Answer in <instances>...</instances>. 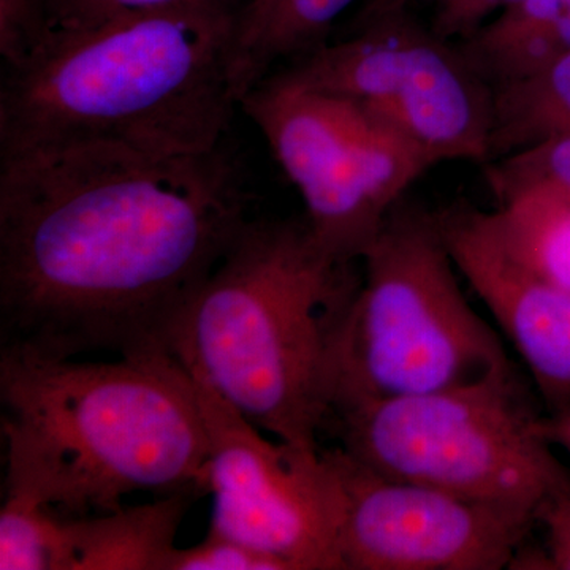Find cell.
Instances as JSON below:
<instances>
[{
  "label": "cell",
  "instance_id": "cell-1",
  "mask_svg": "<svg viewBox=\"0 0 570 570\" xmlns=\"http://www.w3.org/2000/svg\"><path fill=\"white\" fill-rule=\"evenodd\" d=\"M247 223L223 146L170 156L81 141L0 156V354L170 355L184 309Z\"/></svg>",
  "mask_w": 570,
  "mask_h": 570
},
{
  "label": "cell",
  "instance_id": "cell-2",
  "mask_svg": "<svg viewBox=\"0 0 570 570\" xmlns=\"http://www.w3.org/2000/svg\"><path fill=\"white\" fill-rule=\"evenodd\" d=\"M238 0H181L81 29H50L3 67L0 156L110 141L154 154L223 146L242 110Z\"/></svg>",
  "mask_w": 570,
  "mask_h": 570
},
{
  "label": "cell",
  "instance_id": "cell-3",
  "mask_svg": "<svg viewBox=\"0 0 570 570\" xmlns=\"http://www.w3.org/2000/svg\"><path fill=\"white\" fill-rule=\"evenodd\" d=\"M6 497L62 519L132 493H209V439L194 382L171 355L75 362L0 354Z\"/></svg>",
  "mask_w": 570,
  "mask_h": 570
},
{
  "label": "cell",
  "instance_id": "cell-4",
  "mask_svg": "<svg viewBox=\"0 0 570 570\" xmlns=\"http://www.w3.org/2000/svg\"><path fill=\"white\" fill-rule=\"evenodd\" d=\"M305 219H249L186 306L170 355L264 433L307 453L330 415L328 352L362 276Z\"/></svg>",
  "mask_w": 570,
  "mask_h": 570
},
{
  "label": "cell",
  "instance_id": "cell-5",
  "mask_svg": "<svg viewBox=\"0 0 570 570\" xmlns=\"http://www.w3.org/2000/svg\"><path fill=\"white\" fill-rule=\"evenodd\" d=\"M360 261L362 284L330 344V415L512 370L461 291L436 214L401 200Z\"/></svg>",
  "mask_w": 570,
  "mask_h": 570
},
{
  "label": "cell",
  "instance_id": "cell-6",
  "mask_svg": "<svg viewBox=\"0 0 570 570\" xmlns=\"http://www.w3.org/2000/svg\"><path fill=\"white\" fill-rule=\"evenodd\" d=\"M515 366L461 385L343 409L326 420L340 448L385 478L422 483L530 517L570 487L540 436Z\"/></svg>",
  "mask_w": 570,
  "mask_h": 570
},
{
  "label": "cell",
  "instance_id": "cell-7",
  "mask_svg": "<svg viewBox=\"0 0 570 570\" xmlns=\"http://www.w3.org/2000/svg\"><path fill=\"white\" fill-rule=\"evenodd\" d=\"M306 206L321 245L360 261L390 212L436 160L341 97L269 75L242 102Z\"/></svg>",
  "mask_w": 570,
  "mask_h": 570
},
{
  "label": "cell",
  "instance_id": "cell-8",
  "mask_svg": "<svg viewBox=\"0 0 570 570\" xmlns=\"http://www.w3.org/2000/svg\"><path fill=\"white\" fill-rule=\"evenodd\" d=\"M272 75L355 104L436 164L489 160L491 89L456 43L423 28L407 9L365 18L354 36L326 41Z\"/></svg>",
  "mask_w": 570,
  "mask_h": 570
},
{
  "label": "cell",
  "instance_id": "cell-9",
  "mask_svg": "<svg viewBox=\"0 0 570 570\" xmlns=\"http://www.w3.org/2000/svg\"><path fill=\"white\" fill-rule=\"evenodd\" d=\"M190 379L209 439L208 534L276 558L287 570H344L343 494L324 452L264 436L209 385Z\"/></svg>",
  "mask_w": 570,
  "mask_h": 570
},
{
  "label": "cell",
  "instance_id": "cell-10",
  "mask_svg": "<svg viewBox=\"0 0 570 570\" xmlns=\"http://www.w3.org/2000/svg\"><path fill=\"white\" fill-rule=\"evenodd\" d=\"M322 452L343 494L344 570L513 569L535 524L497 505L385 478L340 445Z\"/></svg>",
  "mask_w": 570,
  "mask_h": 570
},
{
  "label": "cell",
  "instance_id": "cell-11",
  "mask_svg": "<svg viewBox=\"0 0 570 570\" xmlns=\"http://www.w3.org/2000/svg\"><path fill=\"white\" fill-rule=\"evenodd\" d=\"M436 214L459 273L530 371L549 414L570 407V294L510 258L487 212L461 202Z\"/></svg>",
  "mask_w": 570,
  "mask_h": 570
},
{
  "label": "cell",
  "instance_id": "cell-12",
  "mask_svg": "<svg viewBox=\"0 0 570 570\" xmlns=\"http://www.w3.org/2000/svg\"><path fill=\"white\" fill-rule=\"evenodd\" d=\"M456 47L490 89L527 80L570 55V0H519Z\"/></svg>",
  "mask_w": 570,
  "mask_h": 570
},
{
  "label": "cell",
  "instance_id": "cell-13",
  "mask_svg": "<svg viewBox=\"0 0 570 570\" xmlns=\"http://www.w3.org/2000/svg\"><path fill=\"white\" fill-rule=\"evenodd\" d=\"M358 0H246L236 14L234 77L243 99L275 71L326 43Z\"/></svg>",
  "mask_w": 570,
  "mask_h": 570
},
{
  "label": "cell",
  "instance_id": "cell-14",
  "mask_svg": "<svg viewBox=\"0 0 570 570\" xmlns=\"http://www.w3.org/2000/svg\"><path fill=\"white\" fill-rule=\"evenodd\" d=\"M194 499L190 493L168 494L151 504L69 519L67 570H167L178 549L176 532Z\"/></svg>",
  "mask_w": 570,
  "mask_h": 570
},
{
  "label": "cell",
  "instance_id": "cell-15",
  "mask_svg": "<svg viewBox=\"0 0 570 570\" xmlns=\"http://www.w3.org/2000/svg\"><path fill=\"white\" fill-rule=\"evenodd\" d=\"M491 94L489 160L570 134V55L527 80L491 89Z\"/></svg>",
  "mask_w": 570,
  "mask_h": 570
},
{
  "label": "cell",
  "instance_id": "cell-16",
  "mask_svg": "<svg viewBox=\"0 0 570 570\" xmlns=\"http://www.w3.org/2000/svg\"><path fill=\"white\" fill-rule=\"evenodd\" d=\"M487 220L510 258L570 294V200L520 198L487 212Z\"/></svg>",
  "mask_w": 570,
  "mask_h": 570
},
{
  "label": "cell",
  "instance_id": "cell-17",
  "mask_svg": "<svg viewBox=\"0 0 570 570\" xmlns=\"http://www.w3.org/2000/svg\"><path fill=\"white\" fill-rule=\"evenodd\" d=\"M69 519L28 501L6 497L0 510V569L67 570Z\"/></svg>",
  "mask_w": 570,
  "mask_h": 570
},
{
  "label": "cell",
  "instance_id": "cell-18",
  "mask_svg": "<svg viewBox=\"0 0 570 570\" xmlns=\"http://www.w3.org/2000/svg\"><path fill=\"white\" fill-rule=\"evenodd\" d=\"M483 168L498 206L535 195L570 200V134L489 160Z\"/></svg>",
  "mask_w": 570,
  "mask_h": 570
},
{
  "label": "cell",
  "instance_id": "cell-19",
  "mask_svg": "<svg viewBox=\"0 0 570 570\" xmlns=\"http://www.w3.org/2000/svg\"><path fill=\"white\" fill-rule=\"evenodd\" d=\"M50 29V0H0L3 67L24 61Z\"/></svg>",
  "mask_w": 570,
  "mask_h": 570
},
{
  "label": "cell",
  "instance_id": "cell-20",
  "mask_svg": "<svg viewBox=\"0 0 570 570\" xmlns=\"http://www.w3.org/2000/svg\"><path fill=\"white\" fill-rule=\"evenodd\" d=\"M167 570H287L276 558L208 534L204 542L189 549H176Z\"/></svg>",
  "mask_w": 570,
  "mask_h": 570
},
{
  "label": "cell",
  "instance_id": "cell-21",
  "mask_svg": "<svg viewBox=\"0 0 570 570\" xmlns=\"http://www.w3.org/2000/svg\"><path fill=\"white\" fill-rule=\"evenodd\" d=\"M546 551L523 558L517 569L570 570V487L551 497L538 513Z\"/></svg>",
  "mask_w": 570,
  "mask_h": 570
},
{
  "label": "cell",
  "instance_id": "cell-22",
  "mask_svg": "<svg viewBox=\"0 0 570 570\" xmlns=\"http://www.w3.org/2000/svg\"><path fill=\"white\" fill-rule=\"evenodd\" d=\"M515 2L519 0H455L442 3L434 18V32L450 41H459Z\"/></svg>",
  "mask_w": 570,
  "mask_h": 570
},
{
  "label": "cell",
  "instance_id": "cell-23",
  "mask_svg": "<svg viewBox=\"0 0 570 570\" xmlns=\"http://www.w3.org/2000/svg\"><path fill=\"white\" fill-rule=\"evenodd\" d=\"M538 431L551 448L562 450L570 456V407L554 414L540 415Z\"/></svg>",
  "mask_w": 570,
  "mask_h": 570
},
{
  "label": "cell",
  "instance_id": "cell-24",
  "mask_svg": "<svg viewBox=\"0 0 570 570\" xmlns=\"http://www.w3.org/2000/svg\"><path fill=\"white\" fill-rule=\"evenodd\" d=\"M414 2H419V0H366L363 17L371 18L376 17V14L387 13V11L409 9V6ZM436 2L442 6V3L455 2V0H436Z\"/></svg>",
  "mask_w": 570,
  "mask_h": 570
}]
</instances>
